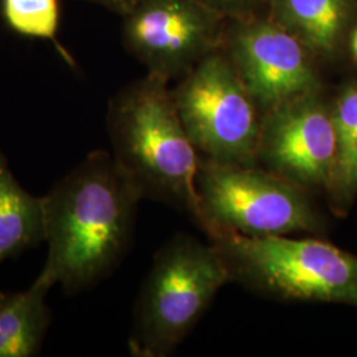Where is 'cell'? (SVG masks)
Segmentation results:
<instances>
[{
  "label": "cell",
  "instance_id": "ba28073f",
  "mask_svg": "<svg viewBox=\"0 0 357 357\" xmlns=\"http://www.w3.org/2000/svg\"><path fill=\"white\" fill-rule=\"evenodd\" d=\"M222 50L262 114L294 98L324 90L319 60L268 15L229 20Z\"/></svg>",
  "mask_w": 357,
  "mask_h": 357
},
{
  "label": "cell",
  "instance_id": "7a4b0ae2",
  "mask_svg": "<svg viewBox=\"0 0 357 357\" xmlns=\"http://www.w3.org/2000/svg\"><path fill=\"white\" fill-rule=\"evenodd\" d=\"M106 128L115 162L143 199L199 221L202 156L178 116L169 81L147 73L122 88L109 102Z\"/></svg>",
  "mask_w": 357,
  "mask_h": 357
},
{
  "label": "cell",
  "instance_id": "6da1fadb",
  "mask_svg": "<svg viewBox=\"0 0 357 357\" xmlns=\"http://www.w3.org/2000/svg\"><path fill=\"white\" fill-rule=\"evenodd\" d=\"M141 191L112 153H88L44 196V268L66 295L110 275L128 253Z\"/></svg>",
  "mask_w": 357,
  "mask_h": 357
},
{
  "label": "cell",
  "instance_id": "30bf717a",
  "mask_svg": "<svg viewBox=\"0 0 357 357\" xmlns=\"http://www.w3.org/2000/svg\"><path fill=\"white\" fill-rule=\"evenodd\" d=\"M268 16L299 38L319 63L347 53L357 0H268Z\"/></svg>",
  "mask_w": 357,
  "mask_h": 357
},
{
  "label": "cell",
  "instance_id": "2e32d148",
  "mask_svg": "<svg viewBox=\"0 0 357 357\" xmlns=\"http://www.w3.org/2000/svg\"><path fill=\"white\" fill-rule=\"evenodd\" d=\"M82 1H88L97 4L100 7H103L112 13H118L121 16L126 15V13L139 1V0H82Z\"/></svg>",
  "mask_w": 357,
  "mask_h": 357
},
{
  "label": "cell",
  "instance_id": "8fae6325",
  "mask_svg": "<svg viewBox=\"0 0 357 357\" xmlns=\"http://www.w3.org/2000/svg\"><path fill=\"white\" fill-rule=\"evenodd\" d=\"M56 283L43 268L23 291H0V357L38 356L52 324L47 295Z\"/></svg>",
  "mask_w": 357,
  "mask_h": 357
},
{
  "label": "cell",
  "instance_id": "5b68a950",
  "mask_svg": "<svg viewBox=\"0 0 357 357\" xmlns=\"http://www.w3.org/2000/svg\"><path fill=\"white\" fill-rule=\"evenodd\" d=\"M311 193L262 167L202 159L197 222L208 237L217 233L246 237L319 234L324 220Z\"/></svg>",
  "mask_w": 357,
  "mask_h": 357
},
{
  "label": "cell",
  "instance_id": "9c48e42d",
  "mask_svg": "<svg viewBox=\"0 0 357 357\" xmlns=\"http://www.w3.org/2000/svg\"><path fill=\"white\" fill-rule=\"evenodd\" d=\"M336 153L331 100L324 90L262 115L257 166L310 192H326Z\"/></svg>",
  "mask_w": 357,
  "mask_h": 357
},
{
  "label": "cell",
  "instance_id": "7c38bea8",
  "mask_svg": "<svg viewBox=\"0 0 357 357\" xmlns=\"http://www.w3.org/2000/svg\"><path fill=\"white\" fill-rule=\"evenodd\" d=\"M44 196H33L16 180L0 149V266L45 243Z\"/></svg>",
  "mask_w": 357,
  "mask_h": 357
},
{
  "label": "cell",
  "instance_id": "8992f818",
  "mask_svg": "<svg viewBox=\"0 0 357 357\" xmlns=\"http://www.w3.org/2000/svg\"><path fill=\"white\" fill-rule=\"evenodd\" d=\"M172 97L202 159L257 166L264 114L222 48L178 79Z\"/></svg>",
  "mask_w": 357,
  "mask_h": 357
},
{
  "label": "cell",
  "instance_id": "52a82bcc",
  "mask_svg": "<svg viewBox=\"0 0 357 357\" xmlns=\"http://www.w3.org/2000/svg\"><path fill=\"white\" fill-rule=\"evenodd\" d=\"M122 17L128 53L169 82L221 50L229 23L199 0H139Z\"/></svg>",
  "mask_w": 357,
  "mask_h": 357
},
{
  "label": "cell",
  "instance_id": "5bb4252c",
  "mask_svg": "<svg viewBox=\"0 0 357 357\" xmlns=\"http://www.w3.org/2000/svg\"><path fill=\"white\" fill-rule=\"evenodd\" d=\"M0 13L10 31L24 38L51 41L65 61L75 65L72 56L57 40L60 0H0Z\"/></svg>",
  "mask_w": 357,
  "mask_h": 357
},
{
  "label": "cell",
  "instance_id": "e0dca14e",
  "mask_svg": "<svg viewBox=\"0 0 357 357\" xmlns=\"http://www.w3.org/2000/svg\"><path fill=\"white\" fill-rule=\"evenodd\" d=\"M347 53L349 54L352 63L357 66V23L352 28L348 41H347Z\"/></svg>",
  "mask_w": 357,
  "mask_h": 357
},
{
  "label": "cell",
  "instance_id": "4fadbf2b",
  "mask_svg": "<svg viewBox=\"0 0 357 357\" xmlns=\"http://www.w3.org/2000/svg\"><path fill=\"white\" fill-rule=\"evenodd\" d=\"M336 153L326 188L335 216L348 215L357 199V78L342 84L331 98Z\"/></svg>",
  "mask_w": 357,
  "mask_h": 357
},
{
  "label": "cell",
  "instance_id": "9a60e30c",
  "mask_svg": "<svg viewBox=\"0 0 357 357\" xmlns=\"http://www.w3.org/2000/svg\"><path fill=\"white\" fill-rule=\"evenodd\" d=\"M228 20L268 15V0H199Z\"/></svg>",
  "mask_w": 357,
  "mask_h": 357
},
{
  "label": "cell",
  "instance_id": "3957f363",
  "mask_svg": "<svg viewBox=\"0 0 357 357\" xmlns=\"http://www.w3.org/2000/svg\"><path fill=\"white\" fill-rule=\"evenodd\" d=\"M231 282L284 302L357 307V255L317 237H209Z\"/></svg>",
  "mask_w": 357,
  "mask_h": 357
},
{
  "label": "cell",
  "instance_id": "277c9868",
  "mask_svg": "<svg viewBox=\"0 0 357 357\" xmlns=\"http://www.w3.org/2000/svg\"><path fill=\"white\" fill-rule=\"evenodd\" d=\"M229 282V268L213 243L188 234L172 237L153 257L137 299L131 355H171Z\"/></svg>",
  "mask_w": 357,
  "mask_h": 357
}]
</instances>
